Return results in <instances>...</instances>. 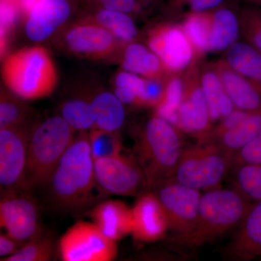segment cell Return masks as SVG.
<instances>
[{"instance_id":"484cf974","label":"cell","mask_w":261,"mask_h":261,"mask_svg":"<svg viewBox=\"0 0 261 261\" xmlns=\"http://www.w3.org/2000/svg\"><path fill=\"white\" fill-rule=\"evenodd\" d=\"M146 79L123 70L113 82V93L123 104L145 107Z\"/></svg>"},{"instance_id":"7402d4cb","label":"cell","mask_w":261,"mask_h":261,"mask_svg":"<svg viewBox=\"0 0 261 261\" xmlns=\"http://www.w3.org/2000/svg\"><path fill=\"white\" fill-rule=\"evenodd\" d=\"M223 59L233 70L261 89V53L247 42H237Z\"/></svg>"},{"instance_id":"8992f818","label":"cell","mask_w":261,"mask_h":261,"mask_svg":"<svg viewBox=\"0 0 261 261\" xmlns=\"http://www.w3.org/2000/svg\"><path fill=\"white\" fill-rule=\"evenodd\" d=\"M232 157L217 146L198 142L184 149L173 177L198 191L214 190L231 171Z\"/></svg>"},{"instance_id":"8d00e7d4","label":"cell","mask_w":261,"mask_h":261,"mask_svg":"<svg viewBox=\"0 0 261 261\" xmlns=\"http://www.w3.org/2000/svg\"><path fill=\"white\" fill-rule=\"evenodd\" d=\"M226 1L227 0H169V6L170 9L177 14L185 11V15L188 13L209 11L226 4Z\"/></svg>"},{"instance_id":"ac0fdd59","label":"cell","mask_w":261,"mask_h":261,"mask_svg":"<svg viewBox=\"0 0 261 261\" xmlns=\"http://www.w3.org/2000/svg\"><path fill=\"white\" fill-rule=\"evenodd\" d=\"M134 236L141 241H154L167 228V223L157 199L151 192L141 196L132 209Z\"/></svg>"},{"instance_id":"d4e9b609","label":"cell","mask_w":261,"mask_h":261,"mask_svg":"<svg viewBox=\"0 0 261 261\" xmlns=\"http://www.w3.org/2000/svg\"><path fill=\"white\" fill-rule=\"evenodd\" d=\"M181 25L193 47L195 61H200L208 53L211 27L209 11L187 13L183 15Z\"/></svg>"},{"instance_id":"e0dca14e","label":"cell","mask_w":261,"mask_h":261,"mask_svg":"<svg viewBox=\"0 0 261 261\" xmlns=\"http://www.w3.org/2000/svg\"><path fill=\"white\" fill-rule=\"evenodd\" d=\"M261 130L260 113H249L245 118L228 129L208 132L198 137V142L213 144L233 155L248 144Z\"/></svg>"},{"instance_id":"d6a6232c","label":"cell","mask_w":261,"mask_h":261,"mask_svg":"<svg viewBox=\"0 0 261 261\" xmlns=\"http://www.w3.org/2000/svg\"><path fill=\"white\" fill-rule=\"evenodd\" d=\"M240 232L245 245L261 255V201L254 202L240 226Z\"/></svg>"},{"instance_id":"d590c367","label":"cell","mask_w":261,"mask_h":261,"mask_svg":"<svg viewBox=\"0 0 261 261\" xmlns=\"http://www.w3.org/2000/svg\"><path fill=\"white\" fill-rule=\"evenodd\" d=\"M94 6L121 12L130 15L140 14L157 0H90Z\"/></svg>"},{"instance_id":"60d3db41","label":"cell","mask_w":261,"mask_h":261,"mask_svg":"<svg viewBox=\"0 0 261 261\" xmlns=\"http://www.w3.org/2000/svg\"><path fill=\"white\" fill-rule=\"evenodd\" d=\"M250 5H255L257 7H261V0H244Z\"/></svg>"},{"instance_id":"7bdbcfd3","label":"cell","mask_w":261,"mask_h":261,"mask_svg":"<svg viewBox=\"0 0 261 261\" xmlns=\"http://www.w3.org/2000/svg\"><path fill=\"white\" fill-rule=\"evenodd\" d=\"M260 260H261V257H260Z\"/></svg>"},{"instance_id":"83f0119b","label":"cell","mask_w":261,"mask_h":261,"mask_svg":"<svg viewBox=\"0 0 261 261\" xmlns=\"http://www.w3.org/2000/svg\"><path fill=\"white\" fill-rule=\"evenodd\" d=\"M232 188L253 202L261 201V164H246L232 168Z\"/></svg>"},{"instance_id":"ab89813d","label":"cell","mask_w":261,"mask_h":261,"mask_svg":"<svg viewBox=\"0 0 261 261\" xmlns=\"http://www.w3.org/2000/svg\"><path fill=\"white\" fill-rule=\"evenodd\" d=\"M21 246L8 234H0V257H6L13 255Z\"/></svg>"},{"instance_id":"603a6c76","label":"cell","mask_w":261,"mask_h":261,"mask_svg":"<svg viewBox=\"0 0 261 261\" xmlns=\"http://www.w3.org/2000/svg\"><path fill=\"white\" fill-rule=\"evenodd\" d=\"M95 8L90 15L82 20L100 25L125 45L137 42L139 31L132 15L99 7Z\"/></svg>"},{"instance_id":"ba28073f","label":"cell","mask_w":261,"mask_h":261,"mask_svg":"<svg viewBox=\"0 0 261 261\" xmlns=\"http://www.w3.org/2000/svg\"><path fill=\"white\" fill-rule=\"evenodd\" d=\"M58 250L64 261H111L118 253L116 242L94 222L84 221L67 230L60 240Z\"/></svg>"},{"instance_id":"f546056e","label":"cell","mask_w":261,"mask_h":261,"mask_svg":"<svg viewBox=\"0 0 261 261\" xmlns=\"http://www.w3.org/2000/svg\"><path fill=\"white\" fill-rule=\"evenodd\" d=\"M61 116L75 130L87 132L95 127V120L90 101L71 99L62 105Z\"/></svg>"},{"instance_id":"e575fe53","label":"cell","mask_w":261,"mask_h":261,"mask_svg":"<svg viewBox=\"0 0 261 261\" xmlns=\"http://www.w3.org/2000/svg\"><path fill=\"white\" fill-rule=\"evenodd\" d=\"M28 108L21 101L2 93L0 99V129L25 125Z\"/></svg>"},{"instance_id":"836d02e7","label":"cell","mask_w":261,"mask_h":261,"mask_svg":"<svg viewBox=\"0 0 261 261\" xmlns=\"http://www.w3.org/2000/svg\"><path fill=\"white\" fill-rule=\"evenodd\" d=\"M239 16L245 42L261 53V10L250 5L239 10Z\"/></svg>"},{"instance_id":"4dcf8cb0","label":"cell","mask_w":261,"mask_h":261,"mask_svg":"<svg viewBox=\"0 0 261 261\" xmlns=\"http://www.w3.org/2000/svg\"><path fill=\"white\" fill-rule=\"evenodd\" d=\"M89 142L94 161L121 154L122 141L118 132L94 128L89 132Z\"/></svg>"},{"instance_id":"4316f807","label":"cell","mask_w":261,"mask_h":261,"mask_svg":"<svg viewBox=\"0 0 261 261\" xmlns=\"http://www.w3.org/2000/svg\"><path fill=\"white\" fill-rule=\"evenodd\" d=\"M200 81L213 123L221 119V103L226 92L219 74L210 63L200 65Z\"/></svg>"},{"instance_id":"2e32d148","label":"cell","mask_w":261,"mask_h":261,"mask_svg":"<svg viewBox=\"0 0 261 261\" xmlns=\"http://www.w3.org/2000/svg\"><path fill=\"white\" fill-rule=\"evenodd\" d=\"M236 109L260 113L261 89L231 68L223 58L210 63Z\"/></svg>"},{"instance_id":"b9f144b4","label":"cell","mask_w":261,"mask_h":261,"mask_svg":"<svg viewBox=\"0 0 261 261\" xmlns=\"http://www.w3.org/2000/svg\"><path fill=\"white\" fill-rule=\"evenodd\" d=\"M7 1H9L10 3H13V4L16 5L18 7L20 6V3H21V2L23 1V0H7Z\"/></svg>"},{"instance_id":"9c48e42d","label":"cell","mask_w":261,"mask_h":261,"mask_svg":"<svg viewBox=\"0 0 261 261\" xmlns=\"http://www.w3.org/2000/svg\"><path fill=\"white\" fill-rule=\"evenodd\" d=\"M94 166L96 183L106 194L133 197L149 192L145 173L136 159L119 154L96 160Z\"/></svg>"},{"instance_id":"9a60e30c","label":"cell","mask_w":261,"mask_h":261,"mask_svg":"<svg viewBox=\"0 0 261 261\" xmlns=\"http://www.w3.org/2000/svg\"><path fill=\"white\" fill-rule=\"evenodd\" d=\"M73 9V0H37L25 14V35L34 42L47 40L66 23Z\"/></svg>"},{"instance_id":"ffe728a7","label":"cell","mask_w":261,"mask_h":261,"mask_svg":"<svg viewBox=\"0 0 261 261\" xmlns=\"http://www.w3.org/2000/svg\"><path fill=\"white\" fill-rule=\"evenodd\" d=\"M211 27L208 53L225 51L241 35L239 10L226 4L209 10Z\"/></svg>"},{"instance_id":"4fadbf2b","label":"cell","mask_w":261,"mask_h":261,"mask_svg":"<svg viewBox=\"0 0 261 261\" xmlns=\"http://www.w3.org/2000/svg\"><path fill=\"white\" fill-rule=\"evenodd\" d=\"M185 90L176 113V126L197 137L212 128L208 106L200 81V65L195 61L183 73Z\"/></svg>"},{"instance_id":"6da1fadb","label":"cell","mask_w":261,"mask_h":261,"mask_svg":"<svg viewBox=\"0 0 261 261\" xmlns=\"http://www.w3.org/2000/svg\"><path fill=\"white\" fill-rule=\"evenodd\" d=\"M254 202L234 188L214 189L201 197L195 226L185 234H173L169 243L195 250L238 228Z\"/></svg>"},{"instance_id":"30bf717a","label":"cell","mask_w":261,"mask_h":261,"mask_svg":"<svg viewBox=\"0 0 261 261\" xmlns=\"http://www.w3.org/2000/svg\"><path fill=\"white\" fill-rule=\"evenodd\" d=\"M1 194L0 226L8 236L22 247L42 234L39 209L32 197L23 190Z\"/></svg>"},{"instance_id":"74e56055","label":"cell","mask_w":261,"mask_h":261,"mask_svg":"<svg viewBox=\"0 0 261 261\" xmlns=\"http://www.w3.org/2000/svg\"><path fill=\"white\" fill-rule=\"evenodd\" d=\"M246 164H261V130L245 147L233 154L231 169Z\"/></svg>"},{"instance_id":"cb8c5ba5","label":"cell","mask_w":261,"mask_h":261,"mask_svg":"<svg viewBox=\"0 0 261 261\" xmlns=\"http://www.w3.org/2000/svg\"><path fill=\"white\" fill-rule=\"evenodd\" d=\"M93 110L95 127L108 132H118L124 124V104L110 92H101L90 101Z\"/></svg>"},{"instance_id":"1f68e13d","label":"cell","mask_w":261,"mask_h":261,"mask_svg":"<svg viewBox=\"0 0 261 261\" xmlns=\"http://www.w3.org/2000/svg\"><path fill=\"white\" fill-rule=\"evenodd\" d=\"M54 252L53 242L41 234L24 245L13 255L1 259L2 261H48Z\"/></svg>"},{"instance_id":"5bb4252c","label":"cell","mask_w":261,"mask_h":261,"mask_svg":"<svg viewBox=\"0 0 261 261\" xmlns=\"http://www.w3.org/2000/svg\"><path fill=\"white\" fill-rule=\"evenodd\" d=\"M63 44L71 54L94 59H105L118 53L122 56L126 46L106 29L84 20L67 29Z\"/></svg>"},{"instance_id":"52a82bcc","label":"cell","mask_w":261,"mask_h":261,"mask_svg":"<svg viewBox=\"0 0 261 261\" xmlns=\"http://www.w3.org/2000/svg\"><path fill=\"white\" fill-rule=\"evenodd\" d=\"M162 209L168 229L185 234L195 226L202 194L185 186L173 177L156 184L150 191Z\"/></svg>"},{"instance_id":"3957f363","label":"cell","mask_w":261,"mask_h":261,"mask_svg":"<svg viewBox=\"0 0 261 261\" xmlns=\"http://www.w3.org/2000/svg\"><path fill=\"white\" fill-rule=\"evenodd\" d=\"M181 129L154 114L146 123L136 148L137 162L145 173L148 191L173 177L183 152Z\"/></svg>"},{"instance_id":"7c38bea8","label":"cell","mask_w":261,"mask_h":261,"mask_svg":"<svg viewBox=\"0 0 261 261\" xmlns=\"http://www.w3.org/2000/svg\"><path fill=\"white\" fill-rule=\"evenodd\" d=\"M31 130L27 125L0 129L1 193L24 191Z\"/></svg>"},{"instance_id":"7a4b0ae2","label":"cell","mask_w":261,"mask_h":261,"mask_svg":"<svg viewBox=\"0 0 261 261\" xmlns=\"http://www.w3.org/2000/svg\"><path fill=\"white\" fill-rule=\"evenodd\" d=\"M89 135L74 137L47 184L51 202L60 210L79 211L92 201L96 183Z\"/></svg>"},{"instance_id":"277c9868","label":"cell","mask_w":261,"mask_h":261,"mask_svg":"<svg viewBox=\"0 0 261 261\" xmlns=\"http://www.w3.org/2000/svg\"><path fill=\"white\" fill-rule=\"evenodd\" d=\"M74 132L61 116L49 117L32 128L24 190L47 184L65 151L74 140Z\"/></svg>"},{"instance_id":"8fae6325","label":"cell","mask_w":261,"mask_h":261,"mask_svg":"<svg viewBox=\"0 0 261 261\" xmlns=\"http://www.w3.org/2000/svg\"><path fill=\"white\" fill-rule=\"evenodd\" d=\"M147 43L163 62L168 74L184 73L195 61L193 47L181 24L154 25L147 34Z\"/></svg>"},{"instance_id":"f35d334b","label":"cell","mask_w":261,"mask_h":261,"mask_svg":"<svg viewBox=\"0 0 261 261\" xmlns=\"http://www.w3.org/2000/svg\"><path fill=\"white\" fill-rule=\"evenodd\" d=\"M167 76L163 79L145 78V107L155 108L162 102Z\"/></svg>"},{"instance_id":"44dd1931","label":"cell","mask_w":261,"mask_h":261,"mask_svg":"<svg viewBox=\"0 0 261 261\" xmlns=\"http://www.w3.org/2000/svg\"><path fill=\"white\" fill-rule=\"evenodd\" d=\"M122 68L146 79H163L168 73L163 62L148 46L137 42L126 44L121 56Z\"/></svg>"},{"instance_id":"5b68a950","label":"cell","mask_w":261,"mask_h":261,"mask_svg":"<svg viewBox=\"0 0 261 261\" xmlns=\"http://www.w3.org/2000/svg\"><path fill=\"white\" fill-rule=\"evenodd\" d=\"M3 77L13 93L31 100L49 95L58 82L54 62L41 46L24 48L8 57L3 64Z\"/></svg>"},{"instance_id":"f1b7e54d","label":"cell","mask_w":261,"mask_h":261,"mask_svg":"<svg viewBox=\"0 0 261 261\" xmlns=\"http://www.w3.org/2000/svg\"><path fill=\"white\" fill-rule=\"evenodd\" d=\"M166 84L164 97L155 108V115L176 126V113L185 90L183 73L168 74Z\"/></svg>"},{"instance_id":"d6986e66","label":"cell","mask_w":261,"mask_h":261,"mask_svg":"<svg viewBox=\"0 0 261 261\" xmlns=\"http://www.w3.org/2000/svg\"><path fill=\"white\" fill-rule=\"evenodd\" d=\"M90 217L99 229L115 242L132 232L133 228L132 209L121 201L101 202L91 211Z\"/></svg>"}]
</instances>
